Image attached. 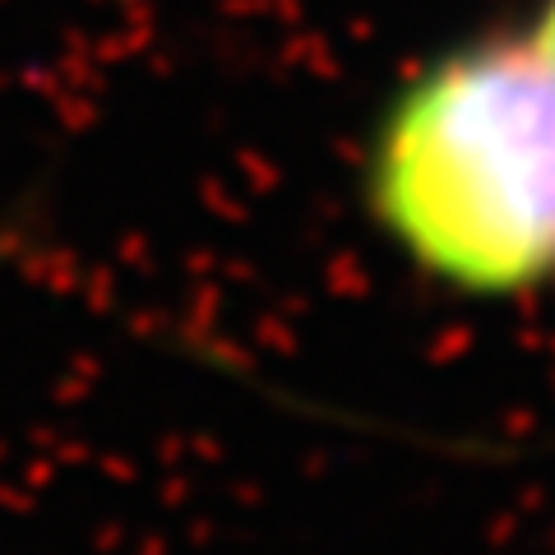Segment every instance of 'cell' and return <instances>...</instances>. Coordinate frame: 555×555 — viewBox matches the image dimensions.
Returning <instances> with one entry per match:
<instances>
[{"label": "cell", "instance_id": "cell-1", "mask_svg": "<svg viewBox=\"0 0 555 555\" xmlns=\"http://www.w3.org/2000/svg\"><path fill=\"white\" fill-rule=\"evenodd\" d=\"M371 214L467 297L555 283V69L532 38L473 42L412 79L375 130Z\"/></svg>", "mask_w": 555, "mask_h": 555}, {"label": "cell", "instance_id": "cell-2", "mask_svg": "<svg viewBox=\"0 0 555 555\" xmlns=\"http://www.w3.org/2000/svg\"><path fill=\"white\" fill-rule=\"evenodd\" d=\"M532 38V47L542 51V56L551 61V69H555V0H546L542 5V14H537V28L528 33Z\"/></svg>", "mask_w": 555, "mask_h": 555}]
</instances>
